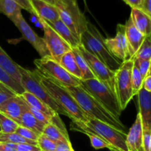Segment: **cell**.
<instances>
[{
	"label": "cell",
	"mask_w": 151,
	"mask_h": 151,
	"mask_svg": "<svg viewBox=\"0 0 151 151\" xmlns=\"http://www.w3.org/2000/svg\"><path fill=\"white\" fill-rule=\"evenodd\" d=\"M65 88L76 100L78 106L88 117L101 121L118 131L128 134L126 127L122 124L120 119L115 117L109 111L106 110L81 84L78 86Z\"/></svg>",
	"instance_id": "cell-1"
},
{
	"label": "cell",
	"mask_w": 151,
	"mask_h": 151,
	"mask_svg": "<svg viewBox=\"0 0 151 151\" xmlns=\"http://www.w3.org/2000/svg\"><path fill=\"white\" fill-rule=\"evenodd\" d=\"M34 74L42 86L47 91L55 101L68 114L69 117L75 122H86L88 116L78 106L76 100L64 86L54 80L41 75L38 70H34Z\"/></svg>",
	"instance_id": "cell-2"
},
{
	"label": "cell",
	"mask_w": 151,
	"mask_h": 151,
	"mask_svg": "<svg viewBox=\"0 0 151 151\" xmlns=\"http://www.w3.org/2000/svg\"><path fill=\"white\" fill-rule=\"evenodd\" d=\"M72 129L79 132H88L96 134L113 146L117 151H128L126 145L127 134L101 121L90 117L88 118L86 122L72 121Z\"/></svg>",
	"instance_id": "cell-3"
},
{
	"label": "cell",
	"mask_w": 151,
	"mask_h": 151,
	"mask_svg": "<svg viewBox=\"0 0 151 151\" xmlns=\"http://www.w3.org/2000/svg\"><path fill=\"white\" fill-rule=\"evenodd\" d=\"M81 45L91 54L103 62L111 70L115 72L122 62L114 57L108 50L105 38L94 25L88 22L87 29L81 37Z\"/></svg>",
	"instance_id": "cell-4"
},
{
	"label": "cell",
	"mask_w": 151,
	"mask_h": 151,
	"mask_svg": "<svg viewBox=\"0 0 151 151\" xmlns=\"http://www.w3.org/2000/svg\"><path fill=\"white\" fill-rule=\"evenodd\" d=\"M55 6L60 20L81 38L89 22L80 10L77 0H55Z\"/></svg>",
	"instance_id": "cell-5"
},
{
	"label": "cell",
	"mask_w": 151,
	"mask_h": 151,
	"mask_svg": "<svg viewBox=\"0 0 151 151\" xmlns=\"http://www.w3.org/2000/svg\"><path fill=\"white\" fill-rule=\"evenodd\" d=\"M37 70L47 78L54 80L64 87L81 86V80L66 72L63 66L51 56L41 58L34 60Z\"/></svg>",
	"instance_id": "cell-6"
},
{
	"label": "cell",
	"mask_w": 151,
	"mask_h": 151,
	"mask_svg": "<svg viewBox=\"0 0 151 151\" xmlns=\"http://www.w3.org/2000/svg\"><path fill=\"white\" fill-rule=\"evenodd\" d=\"M81 86L91 94L106 110L115 117L119 119L122 111L119 104L116 96L105 84L96 78L82 81Z\"/></svg>",
	"instance_id": "cell-7"
},
{
	"label": "cell",
	"mask_w": 151,
	"mask_h": 151,
	"mask_svg": "<svg viewBox=\"0 0 151 151\" xmlns=\"http://www.w3.org/2000/svg\"><path fill=\"white\" fill-rule=\"evenodd\" d=\"M19 72L21 74V85L25 91L33 94L35 97L46 103L58 114L64 115L69 117L68 114L55 101L54 99L40 83L33 71L28 70L19 66Z\"/></svg>",
	"instance_id": "cell-8"
},
{
	"label": "cell",
	"mask_w": 151,
	"mask_h": 151,
	"mask_svg": "<svg viewBox=\"0 0 151 151\" xmlns=\"http://www.w3.org/2000/svg\"><path fill=\"white\" fill-rule=\"evenodd\" d=\"M134 67V59L122 62L117 70L115 71V91L122 111H124L134 95L132 91L131 75Z\"/></svg>",
	"instance_id": "cell-9"
},
{
	"label": "cell",
	"mask_w": 151,
	"mask_h": 151,
	"mask_svg": "<svg viewBox=\"0 0 151 151\" xmlns=\"http://www.w3.org/2000/svg\"><path fill=\"white\" fill-rule=\"evenodd\" d=\"M36 19L44 30L43 39L50 55L54 60L59 62L60 58L68 52L72 51V48L46 21L41 18L36 17Z\"/></svg>",
	"instance_id": "cell-10"
},
{
	"label": "cell",
	"mask_w": 151,
	"mask_h": 151,
	"mask_svg": "<svg viewBox=\"0 0 151 151\" xmlns=\"http://www.w3.org/2000/svg\"><path fill=\"white\" fill-rule=\"evenodd\" d=\"M80 52L88 63L94 78L110 88L116 95L115 91V72L111 70L98 58L87 51L82 45L78 47Z\"/></svg>",
	"instance_id": "cell-11"
},
{
	"label": "cell",
	"mask_w": 151,
	"mask_h": 151,
	"mask_svg": "<svg viewBox=\"0 0 151 151\" xmlns=\"http://www.w3.org/2000/svg\"><path fill=\"white\" fill-rule=\"evenodd\" d=\"M105 44L111 54L121 62L131 59L125 37V24H117L116 35L114 38H105Z\"/></svg>",
	"instance_id": "cell-12"
},
{
	"label": "cell",
	"mask_w": 151,
	"mask_h": 151,
	"mask_svg": "<svg viewBox=\"0 0 151 151\" xmlns=\"http://www.w3.org/2000/svg\"><path fill=\"white\" fill-rule=\"evenodd\" d=\"M13 22L20 31L24 39L27 41L32 46V47L36 50L41 58L50 56L43 38L38 36L35 33V31L26 22L22 14L15 19Z\"/></svg>",
	"instance_id": "cell-13"
},
{
	"label": "cell",
	"mask_w": 151,
	"mask_h": 151,
	"mask_svg": "<svg viewBox=\"0 0 151 151\" xmlns=\"http://www.w3.org/2000/svg\"><path fill=\"white\" fill-rule=\"evenodd\" d=\"M27 109V103L19 94H16L0 105V113L13 119L19 125L21 116Z\"/></svg>",
	"instance_id": "cell-14"
},
{
	"label": "cell",
	"mask_w": 151,
	"mask_h": 151,
	"mask_svg": "<svg viewBox=\"0 0 151 151\" xmlns=\"http://www.w3.org/2000/svg\"><path fill=\"white\" fill-rule=\"evenodd\" d=\"M42 134L57 143H71L66 127L59 117V114H56L50 123L45 125Z\"/></svg>",
	"instance_id": "cell-15"
},
{
	"label": "cell",
	"mask_w": 151,
	"mask_h": 151,
	"mask_svg": "<svg viewBox=\"0 0 151 151\" xmlns=\"http://www.w3.org/2000/svg\"><path fill=\"white\" fill-rule=\"evenodd\" d=\"M126 145L128 151H144L142 125L139 113L137 114L135 122L127 134Z\"/></svg>",
	"instance_id": "cell-16"
},
{
	"label": "cell",
	"mask_w": 151,
	"mask_h": 151,
	"mask_svg": "<svg viewBox=\"0 0 151 151\" xmlns=\"http://www.w3.org/2000/svg\"><path fill=\"white\" fill-rule=\"evenodd\" d=\"M137 96L142 129L151 131V92L142 88Z\"/></svg>",
	"instance_id": "cell-17"
},
{
	"label": "cell",
	"mask_w": 151,
	"mask_h": 151,
	"mask_svg": "<svg viewBox=\"0 0 151 151\" xmlns=\"http://www.w3.org/2000/svg\"><path fill=\"white\" fill-rule=\"evenodd\" d=\"M35 13V16L44 19L49 24L58 20L59 13L55 6L52 5L42 0H29Z\"/></svg>",
	"instance_id": "cell-18"
},
{
	"label": "cell",
	"mask_w": 151,
	"mask_h": 151,
	"mask_svg": "<svg viewBox=\"0 0 151 151\" xmlns=\"http://www.w3.org/2000/svg\"><path fill=\"white\" fill-rule=\"evenodd\" d=\"M125 37H126L128 48H129V52L132 58L139 49L145 36L135 27L131 18L127 20L125 24Z\"/></svg>",
	"instance_id": "cell-19"
},
{
	"label": "cell",
	"mask_w": 151,
	"mask_h": 151,
	"mask_svg": "<svg viewBox=\"0 0 151 151\" xmlns=\"http://www.w3.org/2000/svg\"><path fill=\"white\" fill-rule=\"evenodd\" d=\"M49 24L60 35V36L65 41L67 42L68 44H69V46L72 49L76 48L81 45V38L78 35H75L60 19L56 22L50 23Z\"/></svg>",
	"instance_id": "cell-20"
},
{
	"label": "cell",
	"mask_w": 151,
	"mask_h": 151,
	"mask_svg": "<svg viewBox=\"0 0 151 151\" xmlns=\"http://www.w3.org/2000/svg\"><path fill=\"white\" fill-rule=\"evenodd\" d=\"M130 18L135 27L145 36L151 34V18L139 8H131Z\"/></svg>",
	"instance_id": "cell-21"
},
{
	"label": "cell",
	"mask_w": 151,
	"mask_h": 151,
	"mask_svg": "<svg viewBox=\"0 0 151 151\" xmlns=\"http://www.w3.org/2000/svg\"><path fill=\"white\" fill-rule=\"evenodd\" d=\"M0 66L16 82L21 84L19 65L13 61V59L6 53V52L1 48V46H0Z\"/></svg>",
	"instance_id": "cell-22"
},
{
	"label": "cell",
	"mask_w": 151,
	"mask_h": 151,
	"mask_svg": "<svg viewBox=\"0 0 151 151\" xmlns=\"http://www.w3.org/2000/svg\"><path fill=\"white\" fill-rule=\"evenodd\" d=\"M20 95L21 97L25 100V102H26L28 105H29V106H32V107L35 108L37 110L43 112L44 114L50 116L52 119L56 114H58L56 113L55 111H54L50 106H47L46 103H44V102L41 101V100H39V99L37 98L36 97H35L33 94H30V93L27 92V91H24V92H23L22 94H20Z\"/></svg>",
	"instance_id": "cell-23"
},
{
	"label": "cell",
	"mask_w": 151,
	"mask_h": 151,
	"mask_svg": "<svg viewBox=\"0 0 151 151\" xmlns=\"http://www.w3.org/2000/svg\"><path fill=\"white\" fill-rule=\"evenodd\" d=\"M59 63L71 75L80 80L82 79V75H81V71L77 64L76 60H75V55H74L72 51L68 52L66 54L63 55L60 58Z\"/></svg>",
	"instance_id": "cell-24"
},
{
	"label": "cell",
	"mask_w": 151,
	"mask_h": 151,
	"mask_svg": "<svg viewBox=\"0 0 151 151\" xmlns=\"http://www.w3.org/2000/svg\"><path fill=\"white\" fill-rule=\"evenodd\" d=\"M20 126L25 127L27 128L32 130L34 132L37 133L38 134L41 135L43 132L44 127L46 125L40 122L39 120L36 119L28 109L23 112L20 119V122H19Z\"/></svg>",
	"instance_id": "cell-25"
},
{
	"label": "cell",
	"mask_w": 151,
	"mask_h": 151,
	"mask_svg": "<svg viewBox=\"0 0 151 151\" xmlns=\"http://www.w3.org/2000/svg\"><path fill=\"white\" fill-rule=\"evenodd\" d=\"M22 8L16 0H0V13H2L13 22L22 14Z\"/></svg>",
	"instance_id": "cell-26"
},
{
	"label": "cell",
	"mask_w": 151,
	"mask_h": 151,
	"mask_svg": "<svg viewBox=\"0 0 151 151\" xmlns=\"http://www.w3.org/2000/svg\"><path fill=\"white\" fill-rule=\"evenodd\" d=\"M72 52H73L74 55H75L77 64H78V68H79L80 71H81V75H82V79L81 80H82V81H86V80L95 78H94V75H93V73L91 72L88 63L86 61L83 56L82 55V54H81V52H80L78 47L73 48L72 50Z\"/></svg>",
	"instance_id": "cell-27"
},
{
	"label": "cell",
	"mask_w": 151,
	"mask_h": 151,
	"mask_svg": "<svg viewBox=\"0 0 151 151\" xmlns=\"http://www.w3.org/2000/svg\"><path fill=\"white\" fill-rule=\"evenodd\" d=\"M0 83L10 88L16 94H19V95L25 91L22 85L16 82L13 78H11L1 66H0Z\"/></svg>",
	"instance_id": "cell-28"
},
{
	"label": "cell",
	"mask_w": 151,
	"mask_h": 151,
	"mask_svg": "<svg viewBox=\"0 0 151 151\" xmlns=\"http://www.w3.org/2000/svg\"><path fill=\"white\" fill-rule=\"evenodd\" d=\"M0 142H8L13 144H30L34 145H38L37 142L31 141L24 138L17 133H10V134H3L0 132Z\"/></svg>",
	"instance_id": "cell-29"
},
{
	"label": "cell",
	"mask_w": 151,
	"mask_h": 151,
	"mask_svg": "<svg viewBox=\"0 0 151 151\" xmlns=\"http://www.w3.org/2000/svg\"><path fill=\"white\" fill-rule=\"evenodd\" d=\"M132 59L150 60L151 59V34L145 36L142 44Z\"/></svg>",
	"instance_id": "cell-30"
},
{
	"label": "cell",
	"mask_w": 151,
	"mask_h": 151,
	"mask_svg": "<svg viewBox=\"0 0 151 151\" xmlns=\"http://www.w3.org/2000/svg\"><path fill=\"white\" fill-rule=\"evenodd\" d=\"M19 126V124L14 122L13 119L0 113V132L3 134L14 133Z\"/></svg>",
	"instance_id": "cell-31"
},
{
	"label": "cell",
	"mask_w": 151,
	"mask_h": 151,
	"mask_svg": "<svg viewBox=\"0 0 151 151\" xmlns=\"http://www.w3.org/2000/svg\"><path fill=\"white\" fill-rule=\"evenodd\" d=\"M83 134H85L86 135L88 136V138H89L90 139V142H91V146H92L94 149H96V150H99V149L103 148H108L111 151H117L113 146L111 145L109 143H108L107 142L103 140V139L99 137L98 136L96 135V134H91V133L88 132H84Z\"/></svg>",
	"instance_id": "cell-32"
},
{
	"label": "cell",
	"mask_w": 151,
	"mask_h": 151,
	"mask_svg": "<svg viewBox=\"0 0 151 151\" xmlns=\"http://www.w3.org/2000/svg\"><path fill=\"white\" fill-rule=\"evenodd\" d=\"M143 78L142 77L139 69L134 65L132 69V75H131V83H132V91L134 97L137 95L140 90L142 88Z\"/></svg>",
	"instance_id": "cell-33"
},
{
	"label": "cell",
	"mask_w": 151,
	"mask_h": 151,
	"mask_svg": "<svg viewBox=\"0 0 151 151\" xmlns=\"http://www.w3.org/2000/svg\"><path fill=\"white\" fill-rule=\"evenodd\" d=\"M37 142H38V147L41 149V150L55 151L57 147V142L52 141L43 134L39 136Z\"/></svg>",
	"instance_id": "cell-34"
},
{
	"label": "cell",
	"mask_w": 151,
	"mask_h": 151,
	"mask_svg": "<svg viewBox=\"0 0 151 151\" xmlns=\"http://www.w3.org/2000/svg\"><path fill=\"white\" fill-rule=\"evenodd\" d=\"M134 65L139 69L143 79H145L148 75L150 66V60L134 59Z\"/></svg>",
	"instance_id": "cell-35"
},
{
	"label": "cell",
	"mask_w": 151,
	"mask_h": 151,
	"mask_svg": "<svg viewBox=\"0 0 151 151\" xmlns=\"http://www.w3.org/2000/svg\"><path fill=\"white\" fill-rule=\"evenodd\" d=\"M16 133H17L18 134H19V135L22 136L24 138L27 139H29L34 142L38 141L40 136V134H38L37 133L34 132L32 130L25 128V127L20 126V125L17 128Z\"/></svg>",
	"instance_id": "cell-36"
},
{
	"label": "cell",
	"mask_w": 151,
	"mask_h": 151,
	"mask_svg": "<svg viewBox=\"0 0 151 151\" xmlns=\"http://www.w3.org/2000/svg\"><path fill=\"white\" fill-rule=\"evenodd\" d=\"M27 109L29 110V111L30 112V113L32 114L33 115V116H35L38 120H39L40 122L44 123V125H47L48 123H50L52 118H50V116L44 114L43 112L37 110V109H35V108L30 106L29 105H28L27 103Z\"/></svg>",
	"instance_id": "cell-37"
},
{
	"label": "cell",
	"mask_w": 151,
	"mask_h": 151,
	"mask_svg": "<svg viewBox=\"0 0 151 151\" xmlns=\"http://www.w3.org/2000/svg\"><path fill=\"white\" fill-rule=\"evenodd\" d=\"M15 95H16V94L13 90H11L4 84H0V105L2 104L8 99L14 97Z\"/></svg>",
	"instance_id": "cell-38"
},
{
	"label": "cell",
	"mask_w": 151,
	"mask_h": 151,
	"mask_svg": "<svg viewBox=\"0 0 151 151\" xmlns=\"http://www.w3.org/2000/svg\"><path fill=\"white\" fill-rule=\"evenodd\" d=\"M143 149L144 151H151V131L143 130Z\"/></svg>",
	"instance_id": "cell-39"
},
{
	"label": "cell",
	"mask_w": 151,
	"mask_h": 151,
	"mask_svg": "<svg viewBox=\"0 0 151 151\" xmlns=\"http://www.w3.org/2000/svg\"><path fill=\"white\" fill-rule=\"evenodd\" d=\"M139 9L151 18V0H142Z\"/></svg>",
	"instance_id": "cell-40"
},
{
	"label": "cell",
	"mask_w": 151,
	"mask_h": 151,
	"mask_svg": "<svg viewBox=\"0 0 151 151\" xmlns=\"http://www.w3.org/2000/svg\"><path fill=\"white\" fill-rule=\"evenodd\" d=\"M16 148L21 151H41L38 145L30 144H19L16 145Z\"/></svg>",
	"instance_id": "cell-41"
},
{
	"label": "cell",
	"mask_w": 151,
	"mask_h": 151,
	"mask_svg": "<svg viewBox=\"0 0 151 151\" xmlns=\"http://www.w3.org/2000/svg\"><path fill=\"white\" fill-rule=\"evenodd\" d=\"M16 1L21 6V7L22 9L25 10L26 11L29 12L30 14L35 16V13H34L33 9H32V6H31L29 0H16Z\"/></svg>",
	"instance_id": "cell-42"
},
{
	"label": "cell",
	"mask_w": 151,
	"mask_h": 151,
	"mask_svg": "<svg viewBox=\"0 0 151 151\" xmlns=\"http://www.w3.org/2000/svg\"><path fill=\"white\" fill-rule=\"evenodd\" d=\"M0 151H17L16 145L0 142Z\"/></svg>",
	"instance_id": "cell-43"
},
{
	"label": "cell",
	"mask_w": 151,
	"mask_h": 151,
	"mask_svg": "<svg viewBox=\"0 0 151 151\" xmlns=\"http://www.w3.org/2000/svg\"><path fill=\"white\" fill-rule=\"evenodd\" d=\"M55 151H75L71 143L58 142L57 143Z\"/></svg>",
	"instance_id": "cell-44"
},
{
	"label": "cell",
	"mask_w": 151,
	"mask_h": 151,
	"mask_svg": "<svg viewBox=\"0 0 151 151\" xmlns=\"http://www.w3.org/2000/svg\"><path fill=\"white\" fill-rule=\"evenodd\" d=\"M142 88H145L146 91L151 92V76L147 75L143 81Z\"/></svg>",
	"instance_id": "cell-45"
},
{
	"label": "cell",
	"mask_w": 151,
	"mask_h": 151,
	"mask_svg": "<svg viewBox=\"0 0 151 151\" xmlns=\"http://www.w3.org/2000/svg\"><path fill=\"white\" fill-rule=\"evenodd\" d=\"M131 8H139L142 0H123Z\"/></svg>",
	"instance_id": "cell-46"
},
{
	"label": "cell",
	"mask_w": 151,
	"mask_h": 151,
	"mask_svg": "<svg viewBox=\"0 0 151 151\" xmlns=\"http://www.w3.org/2000/svg\"><path fill=\"white\" fill-rule=\"evenodd\" d=\"M42 1L49 3V4H52V5H55V0H42Z\"/></svg>",
	"instance_id": "cell-47"
},
{
	"label": "cell",
	"mask_w": 151,
	"mask_h": 151,
	"mask_svg": "<svg viewBox=\"0 0 151 151\" xmlns=\"http://www.w3.org/2000/svg\"><path fill=\"white\" fill-rule=\"evenodd\" d=\"M148 75H150L151 76V59H150V69H149Z\"/></svg>",
	"instance_id": "cell-48"
},
{
	"label": "cell",
	"mask_w": 151,
	"mask_h": 151,
	"mask_svg": "<svg viewBox=\"0 0 151 151\" xmlns=\"http://www.w3.org/2000/svg\"><path fill=\"white\" fill-rule=\"evenodd\" d=\"M17 151H21V150H17Z\"/></svg>",
	"instance_id": "cell-49"
},
{
	"label": "cell",
	"mask_w": 151,
	"mask_h": 151,
	"mask_svg": "<svg viewBox=\"0 0 151 151\" xmlns=\"http://www.w3.org/2000/svg\"><path fill=\"white\" fill-rule=\"evenodd\" d=\"M41 151H44V150H41Z\"/></svg>",
	"instance_id": "cell-50"
},
{
	"label": "cell",
	"mask_w": 151,
	"mask_h": 151,
	"mask_svg": "<svg viewBox=\"0 0 151 151\" xmlns=\"http://www.w3.org/2000/svg\"><path fill=\"white\" fill-rule=\"evenodd\" d=\"M0 84H1V83H0Z\"/></svg>",
	"instance_id": "cell-51"
}]
</instances>
